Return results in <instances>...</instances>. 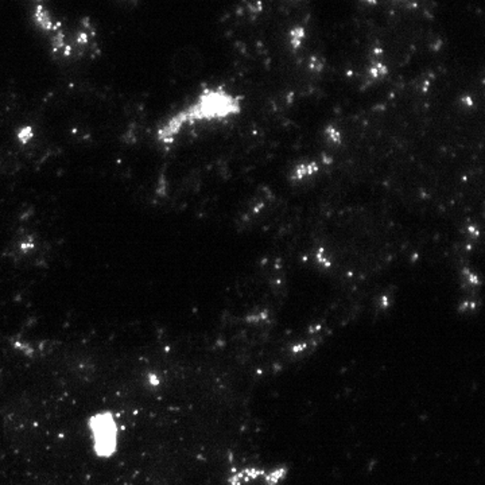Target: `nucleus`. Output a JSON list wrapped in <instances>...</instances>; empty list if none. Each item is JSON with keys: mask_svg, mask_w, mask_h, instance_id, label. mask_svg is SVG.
I'll return each instance as SVG.
<instances>
[{"mask_svg": "<svg viewBox=\"0 0 485 485\" xmlns=\"http://www.w3.org/2000/svg\"><path fill=\"white\" fill-rule=\"evenodd\" d=\"M93 449L99 457H111L117 448V426L109 414H99L90 419Z\"/></svg>", "mask_w": 485, "mask_h": 485, "instance_id": "2", "label": "nucleus"}, {"mask_svg": "<svg viewBox=\"0 0 485 485\" xmlns=\"http://www.w3.org/2000/svg\"><path fill=\"white\" fill-rule=\"evenodd\" d=\"M242 109V96L233 95L222 86L206 88L190 104L167 117L157 128L154 139L163 150H170L186 131L238 116Z\"/></svg>", "mask_w": 485, "mask_h": 485, "instance_id": "1", "label": "nucleus"}, {"mask_svg": "<svg viewBox=\"0 0 485 485\" xmlns=\"http://www.w3.org/2000/svg\"><path fill=\"white\" fill-rule=\"evenodd\" d=\"M303 38H305V31H303V28H301V27H298V28L291 31V43H293L294 48H298L301 45Z\"/></svg>", "mask_w": 485, "mask_h": 485, "instance_id": "3", "label": "nucleus"}]
</instances>
